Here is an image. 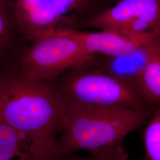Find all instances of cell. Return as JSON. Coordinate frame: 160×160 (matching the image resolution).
<instances>
[{"label":"cell","instance_id":"11","mask_svg":"<svg viewBox=\"0 0 160 160\" xmlns=\"http://www.w3.org/2000/svg\"><path fill=\"white\" fill-rule=\"evenodd\" d=\"M114 4V0H73L72 12L77 16L76 22L82 21L102 13Z\"/></svg>","mask_w":160,"mask_h":160},{"label":"cell","instance_id":"2","mask_svg":"<svg viewBox=\"0 0 160 160\" xmlns=\"http://www.w3.org/2000/svg\"><path fill=\"white\" fill-rule=\"evenodd\" d=\"M153 112L65 103L61 135L58 141L59 153L62 157L79 150L90 151L122 143L123 138L143 124Z\"/></svg>","mask_w":160,"mask_h":160},{"label":"cell","instance_id":"5","mask_svg":"<svg viewBox=\"0 0 160 160\" xmlns=\"http://www.w3.org/2000/svg\"><path fill=\"white\" fill-rule=\"evenodd\" d=\"M96 29L134 36L160 31V0H120L74 28Z\"/></svg>","mask_w":160,"mask_h":160},{"label":"cell","instance_id":"13","mask_svg":"<svg viewBox=\"0 0 160 160\" xmlns=\"http://www.w3.org/2000/svg\"><path fill=\"white\" fill-rule=\"evenodd\" d=\"M14 17L8 11L7 7L0 1V46H2L9 38Z\"/></svg>","mask_w":160,"mask_h":160},{"label":"cell","instance_id":"9","mask_svg":"<svg viewBox=\"0 0 160 160\" xmlns=\"http://www.w3.org/2000/svg\"><path fill=\"white\" fill-rule=\"evenodd\" d=\"M144 101L152 109L160 105V36L154 40L148 59L137 82Z\"/></svg>","mask_w":160,"mask_h":160},{"label":"cell","instance_id":"14","mask_svg":"<svg viewBox=\"0 0 160 160\" xmlns=\"http://www.w3.org/2000/svg\"><path fill=\"white\" fill-rule=\"evenodd\" d=\"M115 1V3H116L117 2H118L119 1H120V0H114Z\"/></svg>","mask_w":160,"mask_h":160},{"label":"cell","instance_id":"10","mask_svg":"<svg viewBox=\"0 0 160 160\" xmlns=\"http://www.w3.org/2000/svg\"><path fill=\"white\" fill-rule=\"evenodd\" d=\"M143 132L147 160H160V105L149 117Z\"/></svg>","mask_w":160,"mask_h":160},{"label":"cell","instance_id":"1","mask_svg":"<svg viewBox=\"0 0 160 160\" xmlns=\"http://www.w3.org/2000/svg\"><path fill=\"white\" fill-rule=\"evenodd\" d=\"M65 103L49 82L10 75L0 81V122L32 138L53 160H61L58 148Z\"/></svg>","mask_w":160,"mask_h":160},{"label":"cell","instance_id":"7","mask_svg":"<svg viewBox=\"0 0 160 160\" xmlns=\"http://www.w3.org/2000/svg\"><path fill=\"white\" fill-rule=\"evenodd\" d=\"M71 30L88 55L110 58L129 56L160 35V32L130 36L105 30L92 32L73 28Z\"/></svg>","mask_w":160,"mask_h":160},{"label":"cell","instance_id":"6","mask_svg":"<svg viewBox=\"0 0 160 160\" xmlns=\"http://www.w3.org/2000/svg\"><path fill=\"white\" fill-rule=\"evenodd\" d=\"M73 0H15L13 15L20 33L32 42L52 30L65 14L72 12Z\"/></svg>","mask_w":160,"mask_h":160},{"label":"cell","instance_id":"12","mask_svg":"<svg viewBox=\"0 0 160 160\" xmlns=\"http://www.w3.org/2000/svg\"><path fill=\"white\" fill-rule=\"evenodd\" d=\"M88 157H82L74 154L63 156L61 160H128V155L122 143L90 151Z\"/></svg>","mask_w":160,"mask_h":160},{"label":"cell","instance_id":"8","mask_svg":"<svg viewBox=\"0 0 160 160\" xmlns=\"http://www.w3.org/2000/svg\"><path fill=\"white\" fill-rule=\"evenodd\" d=\"M0 160H53L31 138L0 122Z\"/></svg>","mask_w":160,"mask_h":160},{"label":"cell","instance_id":"3","mask_svg":"<svg viewBox=\"0 0 160 160\" xmlns=\"http://www.w3.org/2000/svg\"><path fill=\"white\" fill-rule=\"evenodd\" d=\"M55 87L68 104L154 110L144 101L135 86L103 71L97 55L64 74Z\"/></svg>","mask_w":160,"mask_h":160},{"label":"cell","instance_id":"4","mask_svg":"<svg viewBox=\"0 0 160 160\" xmlns=\"http://www.w3.org/2000/svg\"><path fill=\"white\" fill-rule=\"evenodd\" d=\"M94 55L86 52L71 28H58L33 42L22 59V74L50 82L89 61Z\"/></svg>","mask_w":160,"mask_h":160}]
</instances>
